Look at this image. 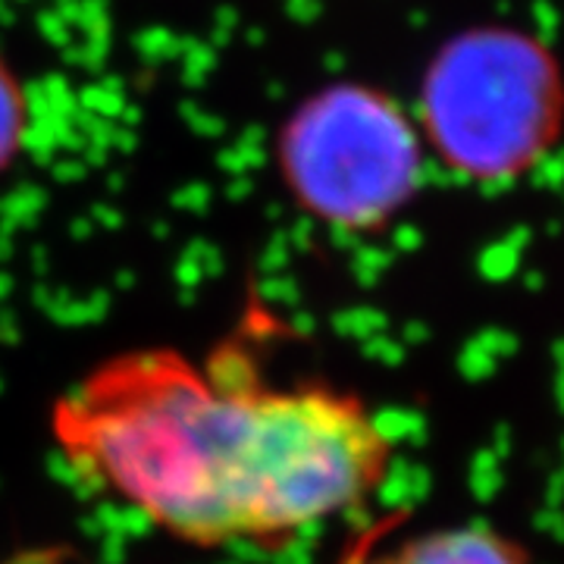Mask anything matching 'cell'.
<instances>
[{"instance_id": "cell-3", "label": "cell", "mask_w": 564, "mask_h": 564, "mask_svg": "<svg viewBox=\"0 0 564 564\" xmlns=\"http://www.w3.org/2000/svg\"><path fill=\"white\" fill-rule=\"evenodd\" d=\"M558 122L543 63L508 41L464 44L436 66L426 88V126L448 166L477 180L527 170Z\"/></svg>"}, {"instance_id": "cell-1", "label": "cell", "mask_w": 564, "mask_h": 564, "mask_svg": "<svg viewBox=\"0 0 564 564\" xmlns=\"http://www.w3.org/2000/svg\"><path fill=\"white\" fill-rule=\"evenodd\" d=\"M57 448L85 484L180 543L276 545L380 492L392 443L329 386H267L248 367L141 348L57 399Z\"/></svg>"}, {"instance_id": "cell-2", "label": "cell", "mask_w": 564, "mask_h": 564, "mask_svg": "<svg viewBox=\"0 0 564 564\" xmlns=\"http://www.w3.org/2000/svg\"><path fill=\"white\" fill-rule=\"evenodd\" d=\"M280 170L317 220L367 232L414 195L421 148L399 107L370 88H329L285 122Z\"/></svg>"}, {"instance_id": "cell-5", "label": "cell", "mask_w": 564, "mask_h": 564, "mask_svg": "<svg viewBox=\"0 0 564 564\" xmlns=\"http://www.w3.org/2000/svg\"><path fill=\"white\" fill-rule=\"evenodd\" d=\"M25 122H29V104L22 95V85L0 57V170L17 161L25 141Z\"/></svg>"}, {"instance_id": "cell-4", "label": "cell", "mask_w": 564, "mask_h": 564, "mask_svg": "<svg viewBox=\"0 0 564 564\" xmlns=\"http://www.w3.org/2000/svg\"><path fill=\"white\" fill-rule=\"evenodd\" d=\"M370 564H530L511 536L484 524L433 530L383 552Z\"/></svg>"}]
</instances>
